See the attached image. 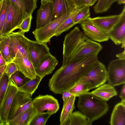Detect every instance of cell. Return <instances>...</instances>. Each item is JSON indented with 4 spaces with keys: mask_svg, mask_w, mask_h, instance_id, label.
<instances>
[{
    "mask_svg": "<svg viewBox=\"0 0 125 125\" xmlns=\"http://www.w3.org/2000/svg\"><path fill=\"white\" fill-rule=\"evenodd\" d=\"M107 73L108 83L114 86L125 83V59L118 58L111 61Z\"/></svg>",
    "mask_w": 125,
    "mask_h": 125,
    "instance_id": "obj_8",
    "label": "cell"
},
{
    "mask_svg": "<svg viewBox=\"0 0 125 125\" xmlns=\"http://www.w3.org/2000/svg\"><path fill=\"white\" fill-rule=\"evenodd\" d=\"M53 10L51 2L41 4L37 12L36 29H39L51 22Z\"/></svg>",
    "mask_w": 125,
    "mask_h": 125,
    "instance_id": "obj_19",
    "label": "cell"
},
{
    "mask_svg": "<svg viewBox=\"0 0 125 125\" xmlns=\"http://www.w3.org/2000/svg\"><path fill=\"white\" fill-rule=\"evenodd\" d=\"M43 78L36 75L35 78L32 79H29L22 86L19 87L18 91L26 93L32 96Z\"/></svg>",
    "mask_w": 125,
    "mask_h": 125,
    "instance_id": "obj_24",
    "label": "cell"
},
{
    "mask_svg": "<svg viewBox=\"0 0 125 125\" xmlns=\"http://www.w3.org/2000/svg\"><path fill=\"white\" fill-rule=\"evenodd\" d=\"M0 52L7 64L12 62L9 53V41L6 35L0 37Z\"/></svg>",
    "mask_w": 125,
    "mask_h": 125,
    "instance_id": "obj_28",
    "label": "cell"
},
{
    "mask_svg": "<svg viewBox=\"0 0 125 125\" xmlns=\"http://www.w3.org/2000/svg\"><path fill=\"white\" fill-rule=\"evenodd\" d=\"M93 95L105 101L117 95L114 86L108 83L104 84L91 92Z\"/></svg>",
    "mask_w": 125,
    "mask_h": 125,
    "instance_id": "obj_21",
    "label": "cell"
},
{
    "mask_svg": "<svg viewBox=\"0 0 125 125\" xmlns=\"http://www.w3.org/2000/svg\"><path fill=\"white\" fill-rule=\"evenodd\" d=\"M109 123L111 125H125V102L121 101L115 106Z\"/></svg>",
    "mask_w": 125,
    "mask_h": 125,
    "instance_id": "obj_22",
    "label": "cell"
},
{
    "mask_svg": "<svg viewBox=\"0 0 125 125\" xmlns=\"http://www.w3.org/2000/svg\"><path fill=\"white\" fill-rule=\"evenodd\" d=\"M12 62L16 65L18 71L21 73L25 77L31 79L36 78V74L34 67L28 57L18 52Z\"/></svg>",
    "mask_w": 125,
    "mask_h": 125,
    "instance_id": "obj_12",
    "label": "cell"
},
{
    "mask_svg": "<svg viewBox=\"0 0 125 125\" xmlns=\"http://www.w3.org/2000/svg\"><path fill=\"white\" fill-rule=\"evenodd\" d=\"M18 91V88L9 80L6 92L0 105V114L5 125L7 122L9 111L15 96Z\"/></svg>",
    "mask_w": 125,
    "mask_h": 125,
    "instance_id": "obj_13",
    "label": "cell"
},
{
    "mask_svg": "<svg viewBox=\"0 0 125 125\" xmlns=\"http://www.w3.org/2000/svg\"><path fill=\"white\" fill-rule=\"evenodd\" d=\"M53 10L51 22L76 7L73 0H52Z\"/></svg>",
    "mask_w": 125,
    "mask_h": 125,
    "instance_id": "obj_17",
    "label": "cell"
},
{
    "mask_svg": "<svg viewBox=\"0 0 125 125\" xmlns=\"http://www.w3.org/2000/svg\"><path fill=\"white\" fill-rule=\"evenodd\" d=\"M92 124L81 112L76 111L71 115L69 125H91Z\"/></svg>",
    "mask_w": 125,
    "mask_h": 125,
    "instance_id": "obj_27",
    "label": "cell"
},
{
    "mask_svg": "<svg viewBox=\"0 0 125 125\" xmlns=\"http://www.w3.org/2000/svg\"><path fill=\"white\" fill-rule=\"evenodd\" d=\"M9 0L30 15L37 7V0Z\"/></svg>",
    "mask_w": 125,
    "mask_h": 125,
    "instance_id": "obj_26",
    "label": "cell"
},
{
    "mask_svg": "<svg viewBox=\"0 0 125 125\" xmlns=\"http://www.w3.org/2000/svg\"><path fill=\"white\" fill-rule=\"evenodd\" d=\"M103 47L87 37L76 26L65 36L63 42L62 65L67 62L93 54H98Z\"/></svg>",
    "mask_w": 125,
    "mask_h": 125,
    "instance_id": "obj_2",
    "label": "cell"
},
{
    "mask_svg": "<svg viewBox=\"0 0 125 125\" xmlns=\"http://www.w3.org/2000/svg\"><path fill=\"white\" fill-rule=\"evenodd\" d=\"M61 94L62 95V98L63 101V106L66 104L69 98L73 95L68 90L64 91Z\"/></svg>",
    "mask_w": 125,
    "mask_h": 125,
    "instance_id": "obj_38",
    "label": "cell"
},
{
    "mask_svg": "<svg viewBox=\"0 0 125 125\" xmlns=\"http://www.w3.org/2000/svg\"><path fill=\"white\" fill-rule=\"evenodd\" d=\"M37 114L36 110L32 106L6 123L5 125H30L33 119Z\"/></svg>",
    "mask_w": 125,
    "mask_h": 125,
    "instance_id": "obj_20",
    "label": "cell"
},
{
    "mask_svg": "<svg viewBox=\"0 0 125 125\" xmlns=\"http://www.w3.org/2000/svg\"><path fill=\"white\" fill-rule=\"evenodd\" d=\"M18 71L15 64L11 62L8 64L5 71V73L10 79L11 75L14 73Z\"/></svg>",
    "mask_w": 125,
    "mask_h": 125,
    "instance_id": "obj_37",
    "label": "cell"
},
{
    "mask_svg": "<svg viewBox=\"0 0 125 125\" xmlns=\"http://www.w3.org/2000/svg\"><path fill=\"white\" fill-rule=\"evenodd\" d=\"M31 15L11 2L10 6L2 30V36L6 35L17 29L23 20Z\"/></svg>",
    "mask_w": 125,
    "mask_h": 125,
    "instance_id": "obj_6",
    "label": "cell"
},
{
    "mask_svg": "<svg viewBox=\"0 0 125 125\" xmlns=\"http://www.w3.org/2000/svg\"><path fill=\"white\" fill-rule=\"evenodd\" d=\"M84 33L94 41L102 42L109 39L108 34L96 26L88 19L80 24Z\"/></svg>",
    "mask_w": 125,
    "mask_h": 125,
    "instance_id": "obj_14",
    "label": "cell"
},
{
    "mask_svg": "<svg viewBox=\"0 0 125 125\" xmlns=\"http://www.w3.org/2000/svg\"><path fill=\"white\" fill-rule=\"evenodd\" d=\"M31 96V95L22 92H17L10 108L6 123L32 106L33 99Z\"/></svg>",
    "mask_w": 125,
    "mask_h": 125,
    "instance_id": "obj_9",
    "label": "cell"
},
{
    "mask_svg": "<svg viewBox=\"0 0 125 125\" xmlns=\"http://www.w3.org/2000/svg\"><path fill=\"white\" fill-rule=\"evenodd\" d=\"M3 74H2L0 71V77Z\"/></svg>",
    "mask_w": 125,
    "mask_h": 125,
    "instance_id": "obj_49",
    "label": "cell"
},
{
    "mask_svg": "<svg viewBox=\"0 0 125 125\" xmlns=\"http://www.w3.org/2000/svg\"><path fill=\"white\" fill-rule=\"evenodd\" d=\"M90 6L84 5L80 8L74 21L75 24H81L90 17Z\"/></svg>",
    "mask_w": 125,
    "mask_h": 125,
    "instance_id": "obj_32",
    "label": "cell"
},
{
    "mask_svg": "<svg viewBox=\"0 0 125 125\" xmlns=\"http://www.w3.org/2000/svg\"><path fill=\"white\" fill-rule=\"evenodd\" d=\"M98 55H88L69 61L62 65L49 80L50 90L55 94H60L68 90L98 61Z\"/></svg>",
    "mask_w": 125,
    "mask_h": 125,
    "instance_id": "obj_1",
    "label": "cell"
},
{
    "mask_svg": "<svg viewBox=\"0 0 125 125\" xmlns=\"http://www.w3.org/2000/svg\"><path fill=\"white\" fill-rule=\"evenodd\" d=\"M2 0H0V2Z\"/></svg>",
    "mask_w": 125,
    "mask_h": 125,
    "instance_id": "obj_50",
    "label": "cell"
},
{
    "mask_svg": "<svg viewBox=\"0 0 125 125\" xmlns=\"http://www.w3.org/2000/svg\"><path fill=\"white\" fill-rule=\"evenodd\" d=\"M51 115L47 113L37 114L33 119L30 125H44Z\"/></svg>",
    "mask_w": 125,
    "mask_h": 125,
    "instance_id": "obj_33",
    "label": "cell"
},
{
    "mask_svg": "<svg viewBox=\"0 0 125 125\" xmlns=\"http://www.w3.org/2000/svg\"><path fill=\"white\" fill-rule=\"evenodd\" d=\"M5 125V124L1 120L0 114V125Z\"/></svg>",
    "mask_w": 125,
    "mask_h": 125,
    "instance_id": "obj_47",
    "label": "cell"
},
{
    "mask_svg": "<svg viewBox=\"0 0 125 125\" xmlns=\"http://www.w3.org/2000/svg\"><path fill=\"white\" fill-rule=\"evenodd\" d=\"M24 33L20 31L11 32L6 35L9 41V53L12 61L17 53L19 52L31 61L28 49L29 39L25 36Z\"/></svg>",
    "mask_w": 125,
    "mask_h": 125,
    "instance_id": "obj_5",
    "label": "cell"
},
{
    "mask_svg": "<svg viewBox=\"0 0 125 125\" xmlns=\"http://www.w3.org/2000/svg\"><path fill=\"white\" fill-rule=\"evenodd\" d=\"M32 18V15H31L24 19L17 29H20V31L25 33L28 32L30 28Z\"/></svg>",
    "mask_w": 125,
    "mask_h": 125,
    "instance_id": "obj_35",
    "label": "cell"
},
{
    "mask_svg": "<svg viewBox=\"0 0 125 125\" xmlns=\"http://www.w3.org/2000/svg\"><path fill=\"white\" fill-rule=\"evenodd\" d=\"M117 1L119 4H124L125 3V0H117Z\"/></svg>",
    "mask_w": 125,
    "mask_h": 125,
    "instance_id": "obj_45",
    "label": "cell"
},
{
    "mask_svg": "<svg viewBox=\"0 0 125 125\" xmlns=\"http://www.w3.org/2000/svg\"><path fill=\"white\" fill-rule=\"evenodd\" d=\"M76 7L80 8L85 5L84 0H73Z\"/></svg>",
    "mask_w": 125,
    "mask_h": 125,
    "instance_id": "obj_40",
    "label": "cell"
},
{
    "mask_svg": "<svg viewBox=\"0 0 125 125\" xmlns=\"http://www.w3.org/2000/svg\"><path fill=\"white\" fill-rule=\"evenodd\" d=\"M121 18L113 29L108 33L109 38L116 45L121 44L122 48L125 46V6L123 9Z\"/></svg>",
    "mask_w": 125,
    "mask_h": 125,
    "instance_id": "obj_16",
    "label": "cell"
},
{
    "mask_svg": "<svg viewBox=\"0 0 125 125\" xmlns=\"http://www.w3.org/2000/svg\"><path fill=\"white\" fill-rule=\"evenodd\" d=\"M9 79L5 72L0 78V105L7 91Z\"/></svg>",
    "mask_w": 125,
    "mask_h": 125,
    "instance_id": "obj_34",
    "label": "cell"
},
{
    "mask_svg": "<svg viewBox=\"0 0 125 125\" xmlns=\"http://www.w3.org/2000/svg\"><path fill=\"white\" fill-rule=\"evenodd\" d=\"M76 97L73 95L71 96L63 106L60 116V125H69L70 117L75 107L74 103Z\"/></svg>",
    "mask_w": 125,
    "mask_h": 125,
    "instance_id": "obj_23",
    "label": "cell"
},
{
    "mask_svg": "<svg viewBox=\"0 0 125 125\" xmlns=\"http://www.w3.org/2000/svg\"><path fill=\"white\" fill-rule=\"evenodd\" d=\"M58 63L56 58L50 53L43 58L35 69L36 75L43 78L51 74Z\"/></svg>",
    "mask_w": 125,
    "mask_h": 125,
    "instance_id": "obj_18",
    "label": "cell"
},
{
    "mask_svg": "<svg viewBox=\"0 0 125 125\" xmlns=\"http://www.w3.org/2000/svg\"><path fill=\"white\" fill-rule=\"evenodd\" d=\"M117 0H98L93 10L96 14L106 12L110 8L112 5Z\"/></svg>",
    "mask_w": 125,
    "mask_h": 125,
    "instance_id": "obj_29",
    "label": "cell"
},
{
    "mask_svg": "<svg viewBox=\"0 0 125 125\" xmlns=\"http://www.w3.org/2000/svg\"><path fill=\"white\" fill-rule=\"evenodd\" d=\"M52 0H41V4H45L49 2H51Z\"/></svg>",
    "mask_w": 125,
    "mask_h": 125,
    "instance_id": "obj_46",
    "label": "cell"
},
{
    "mask_svg": "<svg viewBox=\"0 0 125 125\" xmlns=\"http://www.w3.org/2000/svg\"><path fill=\"white\" fill-rule=\"evenodd\" d=\"M78 97V108L92 123L104 115L109 110L108 105L106 101L90 92Z\"/></svg>",
    "mask_w": 125,
    "mask_h": 125,
    "instance_id": "obj_3",
    "label": "cell"
},
{
    "mask_svg": "<svg viewBox=\"0 0 125 125\" xmlns=\"http://www.w3.org/2000/svg\"><path fill=\"white\" fill-rule=\"evenodd\" d=\"M74 10L68 12L39 29H36L32 32L36 41L46 43L50 42L51 38L54 36L57 29Z\"/></svg>",
    "mask_w": 125,
    "mask_h": 125,
    "instance_id": "obj_7",
    "label": "cell"
},
{
    "mask_svg": "<svg viewBox=\"0 0 125 125\" xmlns=\"http://www.w3.org/2000/svg\"><path fill=\"white\" fill-rule=\"evenodd\" d=\"M68 90L73 96L76 97L89 92L90 90L85 83L78 82Z\"/></svg>",
    "mask_w": 125,
    "mask_h": 125,
    "instance_id": "obj_30",
    "label": "cell"
},
{
    "mask_svg": "<svg viewBox=\"0 0 125 125\" xmlns=\"http://www.w3.org/2000/svg\"><path fill=\"white\" fill-rule=\"evenodd\" d=\"M107 70L106 67L98 60L78 82L85 83L90 90L105 84L107 81Z\"/></svg>",
    "mask_w": 125,
    "mask_h": 125,
    "instance_id": "obj_4",
    "label": "cell"
},
{
    "mask_svg": "<svg viewBox=\"0 0 125 125\" xmlns=\"http://www.w3.org/2000/svg\"><path fill=\"white\" fill-rule=\"evenodd\" d=\"M7 64L6 61L0 52V67Z\"/></svg>",
    "mask_w": 125,
    "mask_h": 125,
    "instance_id": "obj_43",
    "label": "cell"
},
{
    "mask_svg": "<svg viewBox=\"0 0 125 125\" xmlns=\"http://www.w3.org/2000/svg\"><path fill=\"white\" fill-rule=\"evenodd\" d=\"M80 8L76 7L72 13L65 19L56 30L54 36H59L75 25L74 22L75 16Z\"/></svg>",
    "mask_w": 125,
    "mask_h": 125,
    "instance_id": "obj_25",
    "label": "cell"
},
{
    "mask_svg": "<svg viewBox=\"0 0 125 125\" xmlns=\"http://www.w3.org/2000/svg\"><path fill=\"white\" fill-rule=\"evenodd\" d=\"M7 64L0 67V71L2 74H3L5 72Z\"/></svg>",
    "mask_w": 125,
    "mask_h": 125,
    "instance_id": "obj_44",
    "label": "cell"
},
{
    "mask_svg": "<svg viewBox=\"0 0 125 125\" xmlns=\"http://www.w3.org/2000/svg\"><path fill=\"white\" fill-rule=\"evenodd\" d=\"M28 46L31 59L35 69L46 55L50 53L46 43L28 39Z\"/></svg>",
    "mask_w": 125,
    "mask_h": 125,
    "instance_id": "obj_11",
    "label": "cell"
},
{
    "mask_svg": "<svg viewBox=\"0 0 125 125\" xmlns=\"http://www.w3.org/2000/svg\"><path fill=\"white\" fill-rule=\"evenodd\" d=\"M3 2V0H2L0 2V11L2 7V6Z\"/></svg>",
    "mask_w": 125,
    "mask_h": 125,
    "instance_id": "obj_48",
    "label": "cell"
},
{
    "mask_svg": "<svg viewBox=\"0 0 125 125\" xmlns=\"http://www.w3.org/2000/svg\"><path fill=\"white\" fill-rule=\"evenodd\" d=\"M32 106L37 114L47 113L52 115L55 114L59 108L58 100L49 95H40L32 100Z\"/></svg>",
    "mask_w": 125,
    "mask_h": 125,
    "instance_id": "obj_10",
    "label": "cell"
},
{
    "mask_svg": "<svg viewBox=\"0 0 125 125\" xmlns=\"http://www.w3.org/2000/svg\"><path fill=\"white\" fill-rule=\"evenodd\" d=\"M10 5L11 2L9 0H3L2 6L0 11V37L2 36V30Z\"/></svg>",
    "mask_w": 125,
    "mask_h": 125,
    "instance_id": "obj_31",
    "label": "cell"
},
{
    "mask_svg": "<svg viewBox=\"0 0 125 125\" xmlns=\"http://www.w3.org/2000/svg\"><path fill=\"white\" fill-rule=\"evenodd\" d=\"M98 0H84L85 5L92 6L94 5Z\"/></svg>",
    "mask_w": 125,
    "mask_h": 125,
    "instance_id": "obj_41",
    "label": "cell"
},
{
    "mask_svg": "<svg viewBox=\"0 0 125 125\" xmlns=\"http://www.w3.org/2000/svg\"><path fill=\"white\" fill-rule=\"evenodd\" d=\"M123 13L122 10L119 14L93 18L90 17L88 19L95 25L108 34L119 22Z\"/></svg>",
    "mask_w": 125,
    "mask_h": 125,
    "instance_id": "obj_15",
    "label": "cell"
},
{
    "mask_svg": "<svg viewBox=\"0 0 125 125\" xmlns=\"http://www.w3.org/2000/svg\"><path fill=\"white\" fill-rule=\"evenodd\" d=\"M119 97L121 98V101L125 102V84H124L121 90Z\"/></svg>",
    "mask_w": 125,
    "mask_h": 125,
    "instance_id": "obj_39",
    "label": "cell"
},
{
    "mask_svg": "<svg viewBox=\"0 0 125 125\" xmlns=\"http://www.w3.org/2000/svg\"><path fill=\"white\" fill-rule=\"evenodd\" d=\"M124 51L122 52L116 54V57L121 59H125V49L124 48Z\"/></svg>",
    "mask_w": 125,
    "mask_h": 125,
    "instance_id": "obj_42",
    "label": "cell"
},
{
    "mask_svg": "<svg viewBox=\"0 0 125 125\" xmlns=\"http://www.w3.org/2000/svg\"><path fill=\"white\" fill-rule=\"evenodd\" d=\"M16 72L11 75L9 80L12 81L18 88L23 85L26 82H24L25 79L20 77L18 73Z\"/></svg>",
    "mask_w": 125,
    "mask_h": 125,
    "instance_id": "obj_36",
    "label": "cell"
}]
</instances>
